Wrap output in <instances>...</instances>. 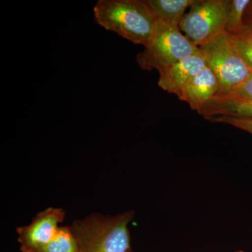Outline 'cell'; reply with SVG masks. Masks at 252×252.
Listing matches in <instances>:
<instances>
[{
    "mask_svg": "<svg viewBox=\"0 0 252 252\" xmlns=\"http://www.w3.org/2000/svg\"><path fill=\"white\" fill-rule=\"evenodd\" d=\"M94 12L96 22L104 29L144 46L158 21L144 0H99Z\"/></svg>",
    "mask_w": 252,
    "mask_h": 252,
    "instance_id": "6da1fadb",
    "label": "cell"
},
{
    "mask_svg": "<svg viewBox=\"0 0 252 252\" xmlns=\"http://www.w3.org/2000/svg\"><path fill=\"white\" fill-rule=\"evenodd\" d=\"M132 211L116 216L93 214L69 226L80 252H127L131 250L128 224Z\"/></svg>",
    "mask_w": 252,
    "mask_h": 252,
    "instance_id": "7a4b0ae2",
    "label": "cell"
},
{
    "mask_svg": "<svg viewBox=\"0 0 252 252\" xmlns=\"http://www.w3.org/2000/svg\"><path fill=\"white\" fill-rule=\"evenodd\" d=\"M180 31L178 25L157 21L148 44L137 55L139 66L144 70L158 71L195 54L199 47Z\"/></svg>",
    "mask_w": 252,
    "mask_h": 252,
    "instance_id": "3957f363",
    "label": "cell"
},
{
    "mask_svg": "<svg viewBox=\"0 0 252 252\" xmlns=\"http://www.w3.org/2000/svg\"><path fill=\"white\" fill-rule=\"evenodd\" d=\"M207 67L218 79L217 96L224 95L238 87L252 74V69L240 57L226 32L200 46Z\"/></svg>",
    "mask_w": 252,
    "mask_h": 252,
    "instance_id": "277c9868",
    "label": "cell"
},
{
    "mask_svg": "<svg viewBox=\"0 0 252 252\" xmlns=\"http://www.w3.org/2000/svg\"><path fill=\"white\" fill-rule=\"evenodd\" d=\"M232 0H195L180 21V28L200 47L224 32Z\"/></svg>",
    "mask_w": 252,
    "mask_h": 252,
    "instance_id": "5b68a950",
    "label": "cell"
},
{
    "mask_svg": "<svg viewBox=\"0 0 252 252\" xmlns=\"http://www.w3.org/2000/svg\"><path fill=\"white\" fill-rule=\"evenodd\" d=\"M65 218L61 208L49 207L36 215L29 225L18 227V241L22 252H38L54 238L59 224Z\"/></svg>",
    "mask_w": 252,
    "mask_h": 252,
    "instance_id": "8992f818",
    "label": "cell"
},
{
    "mask_svg": "<svg viewBox=\"0 0 252 252\" xmlns=\"http://www.w3.org/2000/svg\"><path fill=\"white\" fill-rule=\"evenodd\" d=\"M206 63L200 48L195 54L158 71V85L162 90L180 97L185 86L203 68Z\"/></svg>",
    "mask_w": 252,
    "mask_h": 252,
    "instance_id": "52a82bcc",
    "label": "cell"
},
{
    "mask_svg": "<svg viewBox=\"0 0 252 252\" xmlns=\"http://www.w3.org/2000/svg\"><path fill=\"white\" fill-rule=\"evenodd\" d=\"M220 84L214 72L207 66L187 84L179 99L199 112L218 94Z\"/></svg>",
    "mask_w": 252,
    "mask_h": 252,
    "instance_id": "ba28073f",
    "label": "cell"
},
{
    "mask_svg": "<svg viewBox=\"0 0 252 252\" xmlns=\"http://www.w3.org/2000/svg\"><path fill=\"white\" fill-rule=\"evenodd\" d=\"M198 113L208 120L230 117L252 122V101L212 100Z\"/></svg>",
    "mask_w": 252,
    "mask_h": 252,
    "instance_id": "9c48e42d",
    "label": "cell"
},
{
    "mask_svg": "<svg viewBox=\"0 0 252 252\" xmlns=\"http://www.w3.org/2000/svg\"><path fill=\"white\" fill-rule=\"evenodd\" d=\"M158 21L180 25L187 8L195 0H144Z\"/></svg>",
    "mask_w": 252,
    "mask_h": 252,
    "instance_id": "30bf717a",
    "label": "cell"
},
{
    "mask_svg": "<svg viewBox=\"0 0 252 252\" xmlns=\"http://www.w3.org/2000/svg\"><path fill=\"white\" fill-rule=\"evenodd\" d=\"M38 252H80L69 226H61L54 238Z\"/></svg>",
    "mask_w": 252,
    "mask_h": 252,
    "instance_id": "8fae6325",
    "label": "cell"
},
{
    "mask_svg": "<svg viewBox=\"0 0 252 252\" xmlns=\"http://www.w3.org/2000/svg\"><path fill=\"white\" fill-rule=\"evenodd\" d=\"M229 34L240 57L252 69V26L245 25Z\"/></svg>",
    "mask_w": 252,
    "mask_h": 252,
    "instance_id": "7c38bea8",
    "label": "cell"
},
{
    "mask_svg": "<svg viewBox=\"0 0 252 252\" xmlns=\"http://www.w3.org/2000/svg\"><path fill=\"white\" fill-rule=\"evenodd\" d=\"M250 3L251 0H232L231 8L225 26V31L227 33L233 34L245 26L244 15Z\"/></svg>",
    "mask_w": 252,
    "mask_h": 252,
    "instance_id": "4fadbf2b",
    "label": "cell"
},
{
    "mask_svg": "<svg viewBox=\"0 0 252 252\" xmlns=\"http://www.w3.org/2000/svg\"><path fill=\"white\" fill-rule=\"evenodd\" d=\"M212 100L252 101V74L233 91L224 95L217 96Z\"/></svg>",
    "mask_w": 252,
    "mask_h": 252,
    "instance_id": "5bb4252c",
    "label": "cell"
},
{
    "mask_svg": "<svg viewBox=\"0 0 252 252\" xmlns=\"http://www.w3.org/2000/svg\"><path fill=\"white\" fill-rule=\"evenodd\" d=\"M209 120L229 124V125L234 126L235 127L241 129V130L246 131V132L252 135V122L251 121L230 117H215L212 118Z\"/></svg>",
    "mask_w": 252,
    "mask_h": 252,
    "instance_id": "9a60e30c",
    "label": "cell"
},
{
    "mask_svg": "<svg viewBox=\"0 0 252 252\" xmlns=\"http://www.w3.org/2000/svg\"><path fill=\"white\" fill-rule=\"evenodd\" d=\"M244 24L252 26V1L249 4L244 15Z\"/></svg>",
    "mask_w": 252,
    "mask_h": 252,
    "instance_id": "2e32d148",
    "label": "cell"
},
{
    "mask_svg": "<svg viewBox=\"0 0 252 252\" xmlns=\"http://www.w3.org/2000/svg\"><path fill=\"white\" fill-rule=\"evenodd\" d=\"M133 252V251H132V250H129V251H128V252Z\"/></svg>",
    "mask_w": 252,
    "mask_h": 252,
    "instance_id": "e0dca14e",
    "label": "cell"
},
{
    "mask_svg": "<svg viewBox=\"0 0 252 252\" xmlns=\"http://www.w3.org/2000/svg\"><path fill=\"white\" fill-rule=\"evenodd\" d=\"M243 252V251H240V252Z\"/></svg>",
    "mask_w": 252,
    "mask_h": 252,
    "instance_id": "ac0fdd59",
    "label": "cell"
}]
</instances>
